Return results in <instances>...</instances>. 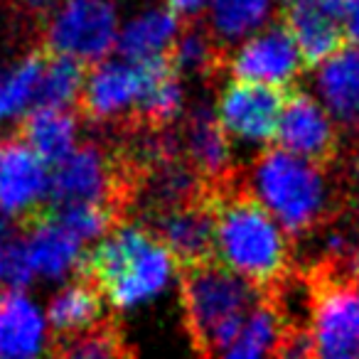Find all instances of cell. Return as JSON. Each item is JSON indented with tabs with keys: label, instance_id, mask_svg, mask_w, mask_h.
Returning <instances> with one entry per match:
<instances>
[{
	"label": "cell",
	"instance_id": "1",
	"mask_svg": "<svg viewBox=\"0 0 359 359\" xmlns=\"http://www.w3.org/2000/svg\"><path fill=\"white\" fill-rule=\"evenodd\" d=\"M177 266L155 231L140 224L111 229L84 259L89 280L118 310L140 308L163 295L177 276Z\"/></svg>",
	"mask_w": 359,
	"mask_h": 359
},
{
	"label": "cell",
	"instance_id": "2",
	"mask_svg": "<svg viewBox=\"0 0 359 359\" xmlns=\"http://www.w3.org/2000/svg\"><path fill=\"white\" fill-rule=\"evenodd\" d=\"M215 215V261L256 288L283 280L290 264L288 231L251 195H219Z\"/></svg>",
	"mask_w": 359,
	"mask_h": 359
},
{
	"label": "cell",
	"instance_id": "3",
	"mask_svg": "<svg viewBox=\"0 0 359 359\" xmlns=\"http://www.w3.org/2000/svg\"><path fill=\"white\" fill-rule=\"evenodd\" d=\"M259 303V288L215 259L187 266L182 273L185 323L195 347L207 357L224 354L239 339Z\"/></svg>",
	"mask_w": 359,
	"mask_h": 359
},
{
	"label": "cell",
	"instance_id": "4",
	"mask_svg": "<svg viewBox=\"0 0 359 359\" xmlns=\"http://www.w3.org/2000/svg\"><path fill=\"white\" fill-rule=\"evenodd\" d=\"M251 197L288 234H305L327 215L330 182L320 165L273 148L251 168Z\"/></svg>",
	"mask_w": 359,
	"mask_h": 359
},
{
	"label": "cell",
	"instance_id": "5",
	"mask_svg": "<svg viewBox=\"0 0 359 359\" xmlns=\"http://www.w3.org/2000/svg\"><path fill=\"white\" fill-rule=\"evenodd\" d=\"M121 27L114 0H65L50 15L45 42L55 57L101 65L118 47Z\"/></svg>",
	"mask_w": 359,
	"mask_h": 359
},
{
	"label": "cell",
	"instance_id": "6",
	"mask_svg": "<svg viewBox=\"0 0 359 359\" xmlns=\"http://www.w3.org/2000/svg\"><path fill=\"white\" fill-rule=\"evenodd\" d=\"M310 337L315 359H359L357 280H330L315 285Z\"/></svg>",
	"mask_w": 359,
	"mask_h": 359
},
{
	"label": "cell",
	"instance_id": "7",
	"mask_svg": "<svg viewBox=\"0 0 359 359\" xmlns=\"http://www.w3.org/2000/svg\"><path fill=\"white\" fill-rule=\"evenodd\" d=\"M163 62L165 60L138 65L118 57L96 65L86 74L84 94H81L86 116L94 121H116L128 114H138L145 91Z\"/></svg>",
	"mask_w": 359,
	"mask_h": 359
},
{
	"label": "cell",
	"instance_id": "8",
	"mask_svg": "<svg viewBox=\"0 0 359 359\" xmlns=\"http://www.w3.org/2000/svg\"><path fill=\"white\" fill-rule=\"evenodd\" d=\"M285 94L273 86L229 81L217 99V121L226 135L246 145H264L276 140L283 114Z\"/></svg>",
	"mask_w": 359,
	"mask_h": 359
},
{
	"label": "cell",
	"instance_id": "9",
	"mask_svg": "<svg viewBox=\"0 0 359 359\" xmlns=\"http://www.w3.org/2000/svg\"><path fill=\"white\" fill-rule=\"evenodd\" d=\"M303 55L285 25H269L259 35L236 45L229 57V69L236 81L273 86H290L303 72Z\"/></svg>",
	"mask_w": 359,
	"mask_h": 359
},
{
	"label": "cell",
	"instance_id": "10",
	"mask_svg": "<svg viewBox=\"0 0 359 359\" xmlns=\"http://www.w3.org/2000/svg\"><path fill=\"white\" fill-rule=\"evenodd\" d=\"M121 180L109 155L96 145H81L52 172L50 197L60 205L116 207Z\"/></svg>",
	"mask_w": 359,
	"mask_h": 359
},
{
	"label": "cell",
	"instance_id": "11",
	"mask_svg": "<svg viewBox=\"0 0 359 359\" xmlns=\"http://www.w3.org/2000/svg\"><path fill=\"white\" fill-rule=\"evenodd\" d=\"M52 172L22 140L0 145V217L25 219L40 217L45 197H50Z\"/></svg>",
	"mask_w": 359,
	"mask_h": 359
},
{
	"label": "cell",
	"instance_id": "12",
	"mask_svg": "<svg viewBox=\"0 0 359 359\" xmlns=\"http://www.w3.org/2000/svg\"><path fill=\"white\" fill-rule=\"evenodd\" d=\"M276 143L285 153H293L315 165L327 163L337 153L334 118L310 94H305V91H290V94H285Z\"/></svg>",
	"mask_w": 359,
	"mask_h": 359
},
{
	"label": "cell",
	"instance_id": "13",
	"mask_svg": "<svg viewBox=\"0 0 359 359\" xmlns=\"http://www.w3.org/2000/svg\"><path fill=\"white\" fill-rule=\"evenodd\" d=\"M347 0H288L285 22L305 65H323L344 47Z\"/></svg>",
	"mask_w": 359,
	"mask_h": 359
},
{
	"label": "cell",
	"instance_id": "14",
	"mask_svg": "<svg viewBox=\"0 0 359 359\" xmlns=\"http://www.w3.org/2000/svg\"><path fill=\"white\" fill-rule=\"evenodd\" d=\"M153 231L185 269L215 259V215L210 200L158 212Z\"/></svg>",
	"mask_w": 359,
	"mask_h": 359
},
{
	"label": "cell",
	"instance_id": "15",
	"mask_svg": "<svg viewBox=\"0 0 359 359\" xmlns=\"http://www.w3.org/2000/svg\"><path fill=\"white\" fill-rule=\"evenodd\" d=\"M35 278L62 280L76 269H84V249L76 236H72L50 212L30 219L25 236L20 239Z\"/></svg>",
	"mask_w": 359,
	"mask_h": 359
},
{
	"label": "cell",
	"instance_id": "16",
	"mask_svg": "<svg viewBox=\"0 0 359 359\" xmlns=\"http://www.w3.org/2000/svg\"><path fill=\"white\" fill-rule=\"evenodd\" d=\"M47 325L25 290L0 293V359H50Z\"/></svg>",
	"mask_w": 359,
	"mask_h": 359
},
{
	"label": "cell",
	"instance_id": "17",
	"mask_svg": "<svg viewBox=\"0 0 359 359\" xmlns=\"http://www.w3.org/2000/svg\"><path fill=\"white\" fill-rule=\"evenodd\" d=\"M320 104L337 123L359 128V45H344L315 76Z\"/></svg>",
	"mask_w": 359,
	"mask_h": 359
},
{
	"label": "cell",
	"instance_id": "18",
	"mask_svg": "<svg viewBox=\"0 0 359 359\" xmlns=\"http://www.w3.org/2000/svg\"><path fill=\"white\" fill-rule=\"evenodd\" d=\"M180 32V18L170 8H148L121 27L118 52L123 60L138 65L170 60Z\"/></svg>",
	"mask_w": 359,
	"mask_h": 359
},
{
	"label": "cell",
	"instance_id": "19",
	"mask_svg": "<svg viewBox=\"0 0 359 359\" xmlns=\"http://www.w3.org/2000/svg\"><path fill=\"white\" fill-rule=\"evenodd\" d=\"M185 160L200 177L222 180L231 168V138L210 109H195L182 130Z\"/></svg>",
	"mask_w": 359,
	"mask_h": 359
},
{
	"label": "cell",
	"instance_id": "20",
	"mask_svg": "<svg viewBox=\"0 0 359 359\" xmlns=\"http://www.w3.org/2000/svg\"><path fill=\"white\" fill-rule=\"evenodd\" d=\"M79 123L69 109L35 106L22 126V143L47 165H60L76 150Z\"/></svg>",
	"mask_w": 359,
	"mask_h": 359
},
{
	"label": "cell",
	"instance_id": "21",
	"mask_svg": "<svg viewBox=\"0 0 359 359\" xmlns=\"http://www.w3.org/2000/svg\"><path fill=\"white\" fill-rule=\"evenodd\" d=\"M104 303V295L91 280H74L50 300L47 323L57 334H65V337L91 332L101 325Z\"/></svg>",
	"mask_w": 359,
	"mask_h": 359
},
{
	"label": "cell",
	"instance_id": "22",
	"mask_svg": "<svg viewBox=\"0 0 359 359\" xmlns=\"http://www.w3.org/2000/svg\"><path fill=\"white\" fill-rule=\"evenodd\" d=\"M273 0H212L210 32L222 45H241L266 30Z\"/></svg>",
	"mask_w": 359,
	"mask_h": 359
},
{
	"label": "cell",
	"instance_id": "23",
	"mask_svg": "<svg viewBox=\"0 0 359 359\" xmlns=\"http://www.w3.org/2000/svg\"><path fill=\"white\" fill-rule=\"evenodd\" d=\"M45 62L47 57L32 52L6 74H0V123L20 118L22 114H30L35 104H40Z\"/></svg>",
	"mask_w": 359,
	"mask_h": 359
},
{
	"label": "cell",
	"instance_id": "24",
	"mask_svg": "<svg viewBox=\"0 0 359 359\" xmlns=\"http://www.w3.org/2000/svg\"><path fill=\"white\" fill-rule=\"evenodd\" d=\"M285 330L288 327L278 308L271 300H261L246 320L239 339L222 354V359H269V354H276Z\"/></svg>",
	"mask_w": 359,
	"mask_h": 359
},
{
	"label": "cell",
	"instance_id": "25",
	"mask_svg": "<svg viewBox=\"0 0 359 359\" xmlns=\"http://www.w3.org/2000/svg\"><path fill=\"white\" fill-rule=\"evenodd\" d=\"M86 84L84 65L67 57H47L45 72H42L40 104L50 109H69L74 101H81Z\"/></svg>",
	"mask_w": 359,
	"mask_h": 359
},
{
	"label": "cell",
	"instance_id": "26",
	"mask_svg": "<svg viewBox=\"0 0 359 359\" xmlns=\"http://www.w3.org/2000/svg\"><path fill=\"white\" fill-rule=\"evenodd\" d=\"M182 106H185V91H182L175 67L170 65V60H165L145 91L138 116L153 126H165L182 114Z\"/></svg>",
	"mask_w": 359,
	"mask_h": 359
},
{
	"label": "cell",
	"instance_id": "27",
	"mask_svg": "<svg viewBox=\"0 0 359 359\" xmlns=\"http://www.w3.org/2000/svg\"><path fill=\"white\" fill-rule=\"evenodd\" d=\"M50 359H133L118 330L111 325H99L96 330L76 337H65V342L50 354Z\"/></svg>",
	"mask_w": 359,
	"mask_h": 359
},
{
	"label": "cell",
	"instance_id": "28",
	"mask_svg": "<svg viewBox=\"0 0 359 359\" xmlns=\"http://www.w3.org/2000/svg\"><path fill=\"white\" fill-rule=\"evenodd\" d=\"M50 215L81 244L101 241L114 224V207L106 205H60Z\"/></svg>",
	"mask_w": 359,
	"mask_h": 359
},
{
	"label": "cell",
	"instance_id": "29",
	"mask_svg": "<svg viewBox=\"0 0 359 359\" xmlns=\"http://www.w3.org/2000/svg\"><path fill=\"white\" fill-rule=\"evenodd\" d=\"M170 65L177 74H205L217 65V40L212 32L182 30L170 52Z\"/></svg>",
	"mask_w": 359,
	"mask_h": 359
},
{
	"label": "cell",
	"instance_id": "30",
	"mask_svg": "<svg viewBox=\"0 0 359 359\" xmlns=\"http://www.w3.org/2000/svg\"><path fill=\"white\" fill-rule=\"evenodd\" d=\"M210 6L212 0H165V8H170L177 18H195L210 11Z\"/></svg>",
	"mask_w": 359,
	"mask_h": 359
},
{
	"label": "cell",
	"instance_id": "31",
	"mask_svg": "<svg viewBox=\"0 0 359 359\" xmlns=\"http://www.w3.org/2000/svg\"><path fill=\"white\" fill-rule=\"evenodd\" d=\"M344 27H347V35L354 40V45H359V0H347V8H344Z\"/></svg>",
	"mask_w": 359,
	"mask_h": 359
},
{
	"label": "cell",
	"instance_id": "32",
	"mask_svg": "<svg viewBox=\"0 0 359 359\" xmlns=\"http://www.w3.org/2000/svg\"><path fill=\"white\" fill-rule=\"evenodd\" d=\"M55 3H57V0H20L22 8H27V11H35V13L50 11Z\"/></svg>",
	"mask_w": 359,
	"mask_h": 359
},
{
	"label": "cell",
	"instance_id": "33",
	"mask_svg": "<svg viewBox=\"0 0 359 359\" xmlns=\"http://www.w3.org/2000/svg\"><path fill=\"white\" fill-rule=\"evenodd\" d=\"M6 244H8L6 234L0 231V280H6Z\"/></svg>",
	"mask_w": 359,
	"mask_h": 359
},
{
	"label": "cell",
	"instance_id": "34",
	"mask_svg": "<svg viewBox=\"0 0 359 359\" xmlns=\"http://www.w3.org/2000/svg\"><path fill=\"white\" fill-rule=\"evenodd\" d=\"M354 207H357V217H359V195H357V202H354Z\"/></svg>",
	"mask_w": 359,
	"mask_h": 359
},
{
	"label": "cell",
	"instance_id": "35",
	"mask_svg": "<svg viewBox=\"0 0 359 359\" xmlns=\"http://www.w3.org/2000/svg\"><path fill=\"white\" fill-rule=\"evenodd\" d=\"M357 172H359V155H357Z\"/></svg>",
	"mask_w": 359,
	"mask_h": 359
}]
</instances>
